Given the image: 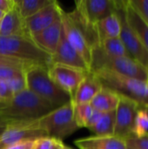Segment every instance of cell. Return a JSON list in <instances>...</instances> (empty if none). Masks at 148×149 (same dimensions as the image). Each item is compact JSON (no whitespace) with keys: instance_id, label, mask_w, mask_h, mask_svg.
Segmentation results:
<instances>
[{"instance_id":"cell-1","label":"cell","mask_w":148,"mask_h":149,"mask_svg":"<svg viewBox=\"0 0 148 149\" xmlns=\"http://www.w3.org/2000/svg\"><path fill=\"white\" fill-rule=\"evenodd\" d=\"M54 109L56 108L26 89L0 102V118L8 124L32 121Z\"/></svg>"},{"instance_id":"cell-2","label":"cell","mask_w":148,"mask_h":149,"mask_svg":"<svg viewBox=\"0 0 148 149\" xmlns=\"http://www.w3.org/2000/svg\"><path fill=\"white\" fill-rule=\"evenodd\" d=\"M48 67L42 65H31L24 69L27 89L49 103L54 108L60 107L72 100L71 96L57 86L51 79Z\"/></svg>"},{"instance_id":"cell-3","label":"cell","mask_w":148,"mask_h":149,"mask_svg":"<svg viewBox=\"0 0 148 149\" xmlns=\"http://www.w3.org/2000/svg\"><path fill=\"white\" fill-rule=\"evenodd\" d=\"M92 73L106 87L120 97L136 102L141 107H148V81L120 75L107 70H99Z\"/></svg>"},{"instance_id":"cell-4","label":"cell","mask_w":148,"mask_h":149,"mask_svg":"<svg viewBox=\"0 0 148 149\" xmlns=\"http://www.w3.org/2000/svg\"><path fill=\"white\" fill-rule=\"evenodd\" d=\"M107 70L115 73L148 81V70L130 57H113L105 53L97 45L92 50V72Z\"/></svg>"},{"instance_id":"cell-5","label":"cell","mask_w":148,"mask_h":149,"mask_svg":"<svg viewBox=\"0 0 148 149\" xmlns=\"http://www.w3.org/2000/svg\"><path fill=\"white\" fill-rule=\"evenodd\" d=\"M0 55L27 65H51V56L40 50L27 37H1Z\"/></svg>"},{"instance_id":"cell-6","label":"cell","mask_w":148,"mask_h":149,"mask_svg":"<svg viewBox=\"0 0 148 149\" xmlns=\"http://www.w3.org/2000/svg\"><path fill=\"white\" fill-rule=\"evenodd\" d=\"M36 124L48 137L61 141L72 135L79 129L74 120L72 100L36 120Z\"/></svg>"},{"instance_id":"cell-7","label":"cell","mask_w":148,"mask_h":149,"mask_svg":"<svg viewBox=\"0 0 148 149\" xmlns=\"http://www.w3.org/2000/svg\"><path fill=\"white\" fill-rule=\"evenodd\" d=\"M115 13L120 23V38L124 44L130 57L148 70V51L127 23L125 0H116Z\"/></svg>"},{"instance_id":"cell-8","label":"cell","mask_w":148,"mask_h":149,"mask_svg":"<svg viewBox=\"0 0 148 149\" xmlns=\"http://www.w3.org/2000/svg\"><path fill=\"white\" fill-rule=\"evenodd\" d=\"M61 23L66 39L74 50L83 58L89 69H91L92 47L90 45L84 30L73 18L71 13H67L64 10L61 15Z\"/></svg>"},{"instance_id":"cell-9","label":"cell","mask_w":148,"mask_h":149,"mask_svg":"<svg viewBox=\"0 0 148 149\" xmlns=\"http://www.w3.org/2000/svg\"><path fill=\"white\" fill-rule=\"evenodd\" d=\"M46 134L37 127L36 120L9 123L5 132L0 136V149H7L23 141H34L45 137Z\"/></svg>"},{"instance_id":"cell-10","label":"cell","mask_w":148,"mask_h":149,"mask_svg":"<svg viewBox=\"0 0 148 149\" xmlns=\"http://www.w3.org/2000/svg\"><path fill=\"white\" fill-rule=\"evenodd\" d=\"M48 72L54 83L67 93L72 100L78 86L88 73L87 72L59 64H51L48 67Z\"/></svg>"},{"instance_id":"cell-11","label":"cell","mask_w":148,"mask_h":149,"mask_svg":"<svg viewBox=\"0 0 148 149\" xmlns=\"http://www.w3.org/2000/svg\"><path fill=\"white\" fill-rule=\"evenodd\" d=\"M139 107L140 106L136 102L125 97L120 98V102L115 111L113 136L124 141L132 134L134 120Z\"/></svg>"},{"instance_id":"cell-12","label":"cell","mask_w":148,"mask_h":149,"mask_svg":"<svg viewBox=\"0 0 148 149\" xmlns=\"http://www.w3.org/2000/svg\"><path fill=\"white\" fill-rule=\"evenodd\" d=\"M62 11L63 10L58 3L53 0L36 14L26 18L24 20V26L28 36L38 33L60 20Z\"/></svg>"},{"instance_id":"cell-13","label":"cell","mask_w":148,"mask_h":149,"mask_svg":"<svg viewBox=\"0 0 148 149\" xmlns=\"http://www.w3.org/2000/svg\"><path fill=\"white\" fill-rule=\"evenodd\" d=\"M51 64L65 65L90 72V69L83 58L74 50L66 39L63 28L57 51L52 56H51Z\"/></svg>"},{"instance_id":"cell-14","label":"cell","mask_w":148,"mask_h":149,"mask_svg":"<svg viewBox=\"0 0 148 149\" xmlns=\"http://www.w3.org/2000/svg\"><path fill=\"white\" fill-rule=\"evenodd\" d=\"M62 31L61 19L48 28L30 36L31 41L43 52L52 56L58 46Z\"/></svg>"},{"instance_id":"cell-15","label":"cell","mask_w":148,"mask_h":149,"mask_svg":"<svg viewBox=\"0 0 148 149\" xmlns=\"http://www.w3.org/2000/svg\"><path fill=\"white\" fill-rule=\"evenodd\" d=\"M1 37H27L24 20L19 15L16 7L5 13L0 20Z\"/></svg>"},{"instance_id":"cell-16","label":"cell","mask_w":148,"mask_h":149,"mask_svg":"<svg viewBox=\"0 0 148 149\" xmlns=\"http://www.w3.org/2000/svg\"><path fill=\"white\" fill-rule=\"evenodd\" d=\"M102 85L98 78L92 72H88L85 79L81 81L78 86L72 101L76 105L79 104H90L94 96L100 91Z\"/></svg>"},{"instance_id":"cell-17","label":"cell","mask_w":148,"mask_h":149,"mask_svg":"<svg viewBox=\"0 0 148 149\" xmlns=\"http://www.w3.org/2000/svg\"><path fill=\"white\" fill-rule=\"evenodd\" d=\"M74 143L79 149H127L125 141L115 136H91L77 140Z\"/></svg>"},{"instance_id":"cell-18","label":"cell","mask_w":148,"mask_h":149,"mask_svg":"<svg viewBox=\"0 0 148 149\" xmlns=\"http://www.w3.org/2000/svg\"><path fill=\"white\" fill-rule=\"evenodd\" d=\"M125 7L128 24L148 51V24L129 3L128 0L125 1Z\"/></svg>"},{"instance_id":"cell-19","label":"cell","mask_w":148,"mask_h":149,"mask_svg":"<svg viewBox=\"0 0 148 149\" xmlns=\"http://www.w3.org/2000/svg\"><path fill=\"white\" fill-rule=\"evenodd\" d=\"M120 98V97L114 92L102 86L100 91L92 100L90 105L94 110L106 113L116 111Z\"/></svg>"},{"instance_id":"cell-20","label":"cell","mask_w":148,"mask_h":149,"mask_svg":"<svg viewBox=\"0 0 148 149\" xmlns=\"http://www.w3.org/2000/svg\"><path fill=\"white\" fill-rule=\"evenodd\" d=\"M99 44L106 39L120 38V23L115 11L113 14L102 19L94 26Z\"/></svg>"},{"instance_id":"cell-21","label":"cell","mask_w":148,"mask_h":149,"mask_svg":"<svg viewBox=\"0 0 148 149\" xmlns=\"http://www.w3.org/2000/svg\"><path fill=\"white\" fill-rule=\"evenodd\" d=\"M115 127V111L103 113L99 121L89 130L97 137H111L113 136Z\"/></svg>"},{"instance_id":"cell-22","label":"cell","mask_w":148,"mask_h":149,"mask_svg":"<svg viewBox=\"0 0 148 149\" xmlns=\"http://www.w3.org/2000/svg\"><path fill=\"white\" fill-rule=\"evenodd\" d=\"M52 1L53 0H16L15 7L21 17L25 20L50 4Z\"/></svg>"},{"instance_id":"cell-23","label":"cell","mask_w":148,"mask_h":149,"mask_svg":"<svg viewBox=\"0 0 148 149\" xmlns=\"http://www.w3.org/2000/svg\"><path fill=\"white\" fill-rule=\"evenodd\" d=\"M98 45L107 55L113 57H130L129 53L127 52L124 44L122 43L120 38L103 40Z\"/></svg>"},{"instance_id":"cell-24","label":"cell","mask_w":148,"mask_h":149,"mask_svg":"<svg viewBox=\"0 0 148 149\" xmlns=\"http://www.w3.org/2000/svg\"><path fill=\"white\" fill-rule=\"evenodd\" d=\"M148 134V114L145 107H140L134 120L132 135L140 138Z\"/></svg>"},{"instance_id":"cell-25","label":"cell","mask_w":148,"mask_h":149,"mask_svg":"<svg viewBox=\"0 0 148 149\" xmlns=\"http://www.w3.org/2000/svg\"><path fill=\"white\" fill-rule=\"evenodd\" d=\"M73 102V101H72ZM93 111V108L90 104H79L76 105L73 103V115L74 120L79 127H85L86 123Z\"/></svg>"},{"instance_id":"cell-26","label":"cell","mask_w":148,"mask_h":149,"mask_svg":"<svg viewBox=\"0 0 148 149\" xmlns=\"http://www.w3.org/2000/svg\"><path fill=\"white\" fill-rule=\"evenodd\" d=\"M5 83L7 84L10 91L11 92V93L13 95L27 89L24 72H22L21 74H19V75L12 78V79H10V80L6 81Z\"/></svg>"},{"instance_id":"cell-27","label":"cell","mask_w":148,"mask_h":149,"mask_svg":"<svg viewBox=\"0 0 148 149\" xmlns=\"http://www.w3.org/2000/svg\"><path fill=\"white\" fill-rule=\"evenodd\" d=\"M126 148H131L133 149H148V134L137 138L133 135H129L124 140Z\"/></svg>"},{"instance_id":"cell-28","label":"cell","mask_w":148,"mask_h":149,"mask_svg":"<svg viewBox=\"0 0 148 149\" xmlns=\"http://www.w3.org/2000/svg\"><path fill=\"white\" fill-rule=\"evenodd\" d=\"M24 72V68L16 66H0V81L6 82L10 79L21 74Z\"/></svg>"},{"instance_id":"cell-29","label":"cell","mask_w":148,"mask_h":149,"mask_svg":"<svg viewBox=\"0 0 148 149\" xmlns=\"http://www.w3.org/2000/svg\"><path fill=\"white\" fill-rule=\"evenodd\" d=\"M128 2L148 24V0H128Z\"/></svg>"},{"instance_id":"cell-30","label":"cell","mask_w":148,"mask_h":149,"mask_svg":"<svg viewBox=\"0 0 148 149\" xmlns=\"http://www.w3.org/2000/svg\"><path fill=\"white\" fill-rule=\"evenodd\" d=\"M56 139L45 136L38 138L33 142L32 149H52L55 144Z\"/></svg>"},{"instance_id":"cell-31","label":"cell","mask_w":148,"mask_h":149,"mask_svg":"<svg viewBox=\"0 0 148 149\" xmlns=\"http://www.w3.org/2000/svg\"><path fill=\"white\" fill-rule=\"evenodd\" d=\"M3 65H6V66H16V67H21V68H26L28 65H27L24 62H21L19 60L17 59H13V58H5L0 55V66Z\"/></svg>"},{"instance_id":"cell-32","label":"cell","mask_w":148,"mask_h":149,"mask_svg":"<svg viewBox=\"0 0 148 149\" xmlns=\"http://www.w3.org/2000/svg\"><path fill=\"white\" fill-rule=\"evenodd\" d=\"M12 96H13V94L10 91L7 84L5 82L0 81V102L4 101Z\"/></svg>"},{"instance_id":"cell-33","label":"cell","mask_w":148,"mask_h":149,"mask_svg":"<svg viewBox=\"0 0 148 149\" xmlns=\"http://www.w3.org/2000/svg\"><path fill=\"white\" fill-rule=\"evenodd\" d=\"M102 114H103V113H100V112L93 109V111H92V114H91V116H90V118H89V120H88V121L86 123L85 127L89 129L92 127H93L99 121V120L101 118Z\"/></svg>"},{"instance_id":"cell-34","label":"cell","mask_w":148,"mask_h":149,"mask_svg":"<svg viewBox=\"0 0 148 149\" xmlns=\"http://www.w3.org/2000/svg\"><path fill=\"white\" fill-rule=\"evenodd\" d=\"M34 141L27 140V141H19V142H17V143L10 146V148H8L7 149H32Z\"/></svg>"},{"instance_id":"cell-35","label":"cell","mask_w":148,"mask_h":149,"mask_svg":"<svg viewBox=\"0 0 148 149\" xmlns=\"http://www.w3.org/2000/svg\"><path fill=\"white\" fill-rule=\"evenodd\" d=\"M15 7V0H0V10L4 14Z\"/></svg>"},{"instance_id":"cell-36","label":"cell","mask_w":148,"mask_h":149,"mask_svg":"<svg viewBox=\"0 0 148 149\" xmlns=\"http://www.w3.org/2000/svg\"><path fill=\"white\" fill-rule=\"evenodd\" d=\"M7 127H8V122L0 118V136L5 132V130L7 129Z\"/></svg>"},{"instance_id":"cell-37","label":"cell","mask_w":148,"mask_h":149,"mask_svg":"<svg viewBox=\"0 0 148 149\" xmlns=\"http://www.w3.org/2000/svg\"><path fill=\"white\" fill-rule=\"evenodd\" d=\"M63 146H64V143H63V141H58V140H56V141H55V144H54V146H53L52 149H62Z\"/></svg>"},{"instance_id":"cell-38","label":"cell","mask_w":148,"mask_h":149,"mask_svg":"<svg viewBox=\"0 0 148 149\" xmlns=\"http://www.w3.org/2000/svg\"><path fill=\"white\" fill-rule=\"evenodd\" d=\"M3 15H4V13L3 12H2L1 10H0V20L2 19V17H3Z\"/></svg>"},{"instance_id":"cell-39","label":"cell","mask_w":148,"mask_h":149,"mask_svg":"<svg viewBox=\"0 0 148 149\" xmlns=\"http://www.w3.org/2000/svg\"><path fill=\"white\" fill-rule=\"evenodd\" d=\"M62 149H73V148H69V147H67V146H63V148H62Z\"/></svg>"},{"instance_id":"cell-40","label":"cell","mask_w":148,"mask_h":149,"mask_svg":"<svg viewBox=\"0 0 148 149\" xmlns=\"http://www.w3.org/2000/svg\"><path fill=\"white\" fill-rule=\"evenodd\" d=\"M145 109H146V111H147V113L148 114V107H145Z\"/></svg>"},{"instance_id":"cell-41","label":"cell","mask_w":148,"mask_h":149,"mask_svg":"<svg viewBox=\"0 0 148 149\" xmlns=\"http://www.w3.org/2000/svg\"><path fill=\"white\" fill-rule=\"evenodd\" d=\"M127 149H133V148H126Z\"/></svg>"}]
</instances>
